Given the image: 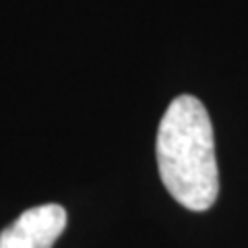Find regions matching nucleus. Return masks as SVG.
Here are the masks:
<instances>
[{"label":"nucleus","mask_w":248,"mask_h":248,"mask_svg":"<svg viewBox=\"0 0 248 248\" xmlns=\"http://www.w3.org/2000/svg\"><path fill=\"white\" fill-rule=\"evenodd\" d=\"M157 170L168 192L190 211H207L219 192L211 118L195 95H178L159 122Z\"/></svg>","instance_id":"nucleus-1"},{"label":"nucleus","mask_w":248,"mask_h":248,"mask_svg":"<svg viewBox=\"0 0 248 248\" xmlns=\"http://www.w3.org/2000/svg\"><path fill=\"white\" fill-rule=\"evenodd\" d=\"M66 228L62 205L48 203L23 211L0 234V248H52Z\"/></svg>","instance_id":"nucleus-2"}]
</instances>
